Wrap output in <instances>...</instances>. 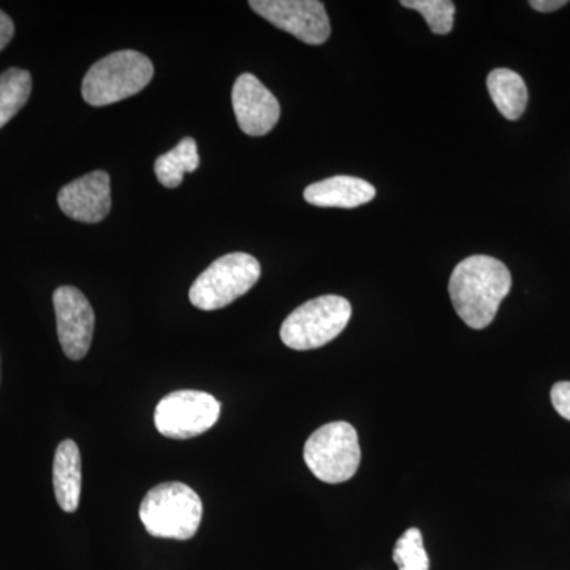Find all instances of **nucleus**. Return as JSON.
I'll use <instances>...</instances> for the list:
<instances>
[{
  "label": "nucleus",
  "instance_id": "a211bd4d",
  "mask_svg": "<svg viewBox=\"0 0 570 570\" xmlns=\"http://www.w3.org/2000/svg\"><path fill=\"white\" fill-rule=\"evenodd\" d=\"M393 561L400 570H430V558L423 546V535L417 528H411L397 539Z\"/></svg>",
  "mask_w": 570,
  "mask_h": 570
},
{
  "label": "nucleus",
  "instance_id": "39448f33",
  "mask_svg": "<svg viewBox=\"0 0 570 570\" xmlns=\"http://www.w3.org/2000/svg\"><path fill=\"white\" fill-rule=\"evenodd\" d=\"M261 264L253 255L232 253L214 261L195 279L189 299L202 311H217L246 295L261 279Z\"/></svg>",
  "mask_w": 570,
  "mask_h": 570
},
{
  "label": "nucleus",
  "instance_id": "6ab92c4d",
  "mask_svg": "<svg viewBox=\"0 0 570 570\" xmlns=\"http://www.w3.org/2000/svg\"><path fill=\"white\" fill-rule=\"evenodd\" d=\"M551 404L562 419L570 420V382H558L553 385Z\"/></svg>",
  "mask_w": 570,
  "mask_h": 570
},
{
  "label": "nucleus",
  "instance_id": "412c9836",
  "mask_svg": "<svg viewBox=\"0 0 570 570\" xmlns=\"http://www.w3.org/2000/svg\"><path fill=\"white\" fill-rule=\"evenodd\" d=\"M568 0H531L530 6L540 13H551L568 6Z\"/></svg>",
  "mask_w": 570,
  "mask_h": 570
},
{
  "label": "nucleus",
  "instance_id": "7ed1b4c3",
  "mask_svg": "<svg viewBox=\"0 0 570 570\" xmlns=\"http://www.w3.org/2000/svg\"><path fill=\"white\" fill-rule=\"evenodd\" d=\"M151 59L134 50L116 51L94 63L82 80V99L92 107L121 102L151 82Z\"/></svg>",
  "mask_w": 570,
  "mask_h": 570
},
{
  "label": "nucleus",
  "instance_id": "dca6fc26",
  "mask_svg": "<svg viewBox=\"0 0 570 570\" xmlns=\"http://www.w3.org/2000/svg\"><path fill=\"white\" fill-rule=\"evenodd\" d=\"M32 77L28 70L9 69L0 73V129L28 104Z\"/></svg>",
  "mask_w": 570,
  "mask_h": 570
},
{
  "label": "nucleus",
  "instance_id": "1a4fd4ad",
  "mask_svg": "<svg viewBox=\"0 0 570 570\" xmlns=\"http://www.w3.org/2000/svg\"><path fill=\"white\" fill-rule=\"evenodd\" d=\"M58 336L63 354L81 360L91 347L96 316L91 303L78 288L62 285L52 295Z\"/></svg>",
  "mask_w": 570,
  "mask_h": 570
},
{
  "label": "nucleus",
  "instance_id": "f257e3e1",
  "mask_svg": "<svg viewBox=\"0 0 570 570\" xmlns=\"http://www.w3.org/2000/svg\"><path fill=\"white\" fill-rule=\"evenodd\" d=\"M512 276L508 266L489 255H472L453 269L449 294L461 321L474 330L487 328L509 295Z\"/></svg>",
  "mask_w": 570,
  "mask_h": 570
},
{
  "label": "nucleus",
  "instance_id": "9b49d317",
  "mask_svg": "<svg viewBox=\"0 0 570 570\" xmlns=\"http://www.w3.org/2000/svg\"><path fill=\"white\" fill-rule=\"evenodd\" d=\"M58 204L66 216L78 223H100L111 209L110 175L97 170L75 179L62 187Z\"/></svg>",
  "mask_w": 570,
  "mask_h": 570
},
{
  "label": "nucleus",
  "instance_id": "0eeeda50",
  "mask_svg": "<svg viewBox=\"0 0 570 570\" xmlns=\"http://www.w3.org/2000/svg\"><path fill=\"white\" fill-rule=\"evenodd\" d=\"M219 415V401L209 393L179 390L159 401L154 423L165 438L193 439L212 430Z\"/></svg>",
  "mask_w": 570,
  "mask_h": 570
},
{
  "label": "nucleus",
  "instance_id": "f8f14e48",
  "mask_svg": "<svg viewBox=\"0 0 570 570\" xmlns=\"http://www.w3.org/2000/svg\"><path fill=\"white\" fill-rule=\"evenodd\" d=\"M376 197L373 184L356 176L337 175L311 184L305 189L307 204L318 208L352 209L370 204Z\"/></svg>",
  "mask_w": 570,
  "mask_h": 570
},
{
  "label": "nucleus",
  "instance_id": "423d86ee",
  "mask_svg": "<svg viewBox=\"0 0 570 570\" xmlns=\"http://www.w3.org/2000/svg\"><path fill=\"white\" fill-rule=\"evenodd\" d=\"M303 456L309 471L322 482H347L358 471L362 460L358 434L351 423H326L307 439Z\"/></svg>",
  "mask_w": 570,
  "mask_h": 570
},
{
  "label": "nucleus",
  "instance_id": "aec40b11",
  "mask_svg": "<svg viewBox=\"0 0 570 570\" xmlns=\"http://www.w3.org/2000/svg\"><path fill=\"white\" fill-rule=\"evenodd\" d=\"M14 36V24L9 14L0 10V51L10 43Z\"/></svg>",
  "mask_w": 570,
  "mask_h": 570
},
{
  "label": "nucleus",
  "instance_id": "9d476101",
  "mask_svg": "<svg viewBox=\"0 0 570 570\" xmlns=\"http://www.w3.org/2000/svg\"><path fill=\"white\" fill-rule=\"evenodd\" d=\"M232 104L239 129L249 137H264L279 121V102L253 73H243L235 81Z\"/></svg>",
  "mask_w": 570,
  "mask_h": 570
},
{
  "label": "nucleus",
  "instance_id": "2eb2a0df",
  "mask_svg": "<svg viewBox=\"0 0 570 570\" xmlns=\"http://www.w3.org/2000/svg\"><path fill=\"white\" fill-rule=\"evenodd\" d=\"M200 165L197 142L194 138H183L171 151L164 154L154 164L157 179L168 189L181 186L184 175L194 174Z\"/></svg>",
  "mask_w": 570,
  "mask_h": 570
},
{
  "label": "nucleus",
  "instance_id": "ddd939ff",
  "mask_svg": "<svg viewBox=\"0 0 570 570\" xmlns=\"http://www.w3.org/2000/svg\"><path fill=\"white\" fill-rule=\"evenodd\" d=\"M56 501L67 513L77 512L81 497V455L75 441L61 442L52 464Z\"/></svg>",
  "mask_w": 570,
  "mask_h": 570
},
{
  "label": "nucleus",
  "instance_id": "4468645a",
  "mask_svg": "<svg viewBox=\"0 0 570 570\" xmlns=\"http://www.w3.org/2000/svg\"><path fill=\"white\" fill-rule=\"evenodd\" d=\"M491 100L499 112L509 121H517L523 116L528 105V88L517 71L497 69L487 78Z\"/></svg>",
  "mask_w": 570,
  "mask_h": 570
},
{
  "label": "nucleus",
  "instance_id": "20e7f679",
  "mask_svg": "<svg viewBox=\"0 0 570 570\" xmlns=\"http://www.w3.org/2000/svg\"><path fill=\"white\" fill-rule=\"evenodd\" d=\"M351 317V303L343 296H318L285 318L281 340L294 351H313L340 336Z\"/></svg>",
  "mask_w": 570,
  "mask_h": 570
},
{
  "label": "nucleus",
  "instance_id": "6e6552de",
  "mask_svg": "<svg viewBox=\"0 0 570 570\" xmlns=\"http://www.w3.org/2000/svg\"><path fill=\"white\" fill-rule=\"evenodd\" d=\"M249 7L281 31L307 45L325 43L332 33L324 2L318 0H250Z\"/></svg>",
  "mask_w": 570,
  "mask_h": 570
},
{
  "label": "nucleus",
  "instance_id": "f03ea898",
  "mask_svg": "<svg viewBox=\"0 0 570 570\" xmlns=\"http://www.w3.org/2000/svg\"><path fill=\"white\" fill-rule=\"evenodd\" d=\"M140 520L154 538L189 540L204 520V502L181 482L160 483L142 499Z\"/></svg>",
  "mask_w": 570,
  "mask_h": 570
},
{
  "label": "nucleus",
  "instance_id": "f3484780",
  "mask_svg": "<svg viewBox=\"0 0 570 570\" xmlns=\"http://www.w3.org/2000/svg\"><path fill=\"white\" fill-rule=\"evenodd\" d=\"M401 6L419 11L431 32L448 36L455 24V3L452 0H403Z\"/></svg>",
  "mask_w": 570,
  "mask_h": 570
}]
</instances>
